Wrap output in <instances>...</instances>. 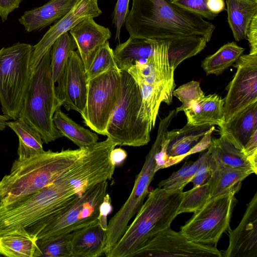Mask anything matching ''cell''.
<instances>
[{
    "label": "cell",
    "instance_id": "obj_1",
    "mask_svg": "<svg viewBox=\"0 0 257 257\" xmlns=\"http://www.w3.org/2000/svg\"><path fill=\"white\" fill-rule=\"evenodd\" d=\"M124 25L130 37L171 40L200 36L208 42L215 26L201 16L181 9L168 0H132Z\"/></svg>",
    "mask_w": 257,
    "mask_h": 257
},
{
    "label": "cell",
    "instance_id": "obj_2",
    "mask_svg": "<svg viewBox=\"0 0 257 257\" xmlns=\"http://www.w3.org/2000/svg\"><path fill=\"white\" fill-rule=\"evenodd\" d=\"M88 148L60 152L49 150L29 159L16 160L10 173L1 180L0 207L11 204L52 183L79 163Z\"/></svg>",
    "mask_w": 257,
    "mask_h": 257
},
{
    "label": "cell",
    "instance_id": "obj_3",
    "mask_svg": "<svg viewBox=\"0 0 257 257\" xmlns=\"http://www.w3.org/2000/svg\"><path fill=\"white\" fill-rule=\"evenodd\" d=\"M183 194L182 190L170 192L159 187L150 192L134 220L105 256H133L153 236L170 226L178 215Z\"/></svg>",
    "mask_w": 257,
    "mask_h": 257
},
{
    "label": "cell",
    "instance_id": "obj_4",
    "mask_svg": "<svg viewBox=\"0 0 257 257\" xmlns=\"http://www.w3.org/2000/svg\"><path fill=\"white\" fill-rule=\"evenodd\" d=\"M51 50L47 51L31 74L19 118L38 132L46 144L63 137L53 121L56 110L61 105L52 76Z\"/></svg>",
    "mask_w": 257,
    "mask_h": 257
},
{
    "label": "cell",
    "instance_id": "obj_5",
    "mask_svg": "<svg viewBox=\"0 0 257 257\" xmlns=\"http://www.w3.org/2000/svg\"><path fill=\"white\" fill-rule=\"evenodd\" d=\"M142 101L134 78L127 71L121 70L119 97L105 132V136L116 145L141 147L150 141L152 128L139 116Z\"/></svg>",
    "mask_w": 257,
    "mask_h": 257
},
{
    "label": "cell",
    "instance_id": "obj_6",
    "mask_svg": "<svg viewBox=\"0 0 257 257\" xmlns=\"http://www.w3.org/2000/svg\"><path fill=\"white\" fill-rule=\"evenodd\" d=\"M33 46L17 42L0 49V103L4 114L16 120L23 107L31 76Z\"/></svg>",
    "mask_w": 257,
    "mask_h": 257
},
{
    "label": "cell",
    "instance_id": "obj_7",
    "mask_svg": "<svg viewBox=\"0 0 257 257\" xmlns=\"http://www.w3.org/2000/svg\"><path fill=\"white\" fill-rule=\"evenodd\" d=\"M108 181L88 188L69 208L57 216L26 229L38 239L71 233L98 219L99 206L107 193Z\"/></svg>",
    "mask_w": 257,
    "mask_h": 257
},
{
    "label": "cell",
    "instance_id": "obj_8",
    "mask_svg": "<svg viewBox=\"0 0 257 257\" xmlns=\"http://www.w3.org/2000/svg\"><path fill=\"white\" fill-rule=\"evenodd\" d=\"M168 125L166 122H160L156 140L146 157L141 171L136 178L130 195L108 223L104 249L105 255L121 238L130 221L138 212L149 193V185L156 173L155 155L160 149L163 136Z\"/></svg>",
    "mask_w": 257,
    "mask_h": 257
},
{
    "label": "cell",
    "instance_id": "obj_9",
    "mask_svg": "<svg viewBox=\"0 0 257 257\" xmlns=\"http://www.w3.org/2000/svg\"><path fill=\"white\" fill-rule=\"evenodd\" d=\"M237 200L229 193L212 197L180 227V232L196 243L216 245L230 227L232 214Z\"/></svg>",
    "mask_w": 257,
    "mask_h": 257
},
{
    "label": "cell",
    "instance_id": "obj_10",
    "mask_svg": "<svg viewBox=\"0 0 257 257\" xmlns=\"http://www.w3.org/2000/svg\"><path fill=\"white\" fill-rule=\"evenodd\" d=\"M120 90L121 70L117 67L88 81L86 102L80 114L84 123L92 131L105 136Z\"/></svg>",
    "mask_w": 257,
    "mask_h": 257
},
{
    "label": "cell",
    "instance_id": "obj_11",
    "mask_svg": "<svg viewBox=\"0 0 257 257\" xmlns=\"http://www.w3.org/2000/svg\"><path fill=\"white\" fill-rule=\"evenodd\" d=\"M173 95L182 102L176 113L184 111L187 124L219 126L224 122V98L216 94L205 95L199 82L192 80L181 85L173 91Z\"/></svg>",
    "mask_w": 257,
    "mask_h": 257
},
{
    "label": "cell",
    "instance_id": "obj_12",
    "mask_svg": "<svg viewBox=\"0 0 257 257\" xmlns=\"http://www.w3.org/2000/svg\"><path fill=\"white\" fill-rule=\"evenodd\" d=\"M235 62L237 70L224 98V121L257 101V54H242Z\"/></svg>",
    "mask_w": 257,
    "mask_h": 257
},
{
    "label": "cell",
    "instance_id": "obj_13",
    "mask_svg": "<svg viewBox=\"0 0 257 257\" xmlns=\"http://www.w3.org/2000/svg\"><path fill=\"white\" fill-rule=\"evenodd\" d=\"M133 256L221 257L215 246L192 242L170 227L158 232Z\"/></svg>",
    "mask_w": 257,
    "mask_h": 257
},
{
    "label": "cell",
    "instance_id": "obj_14",
    "mask_svg": "<svg viewBox=\"0 0 257 257\" xmlns=\"http://www.w3.org/2000/svg\"><path fill=\"white\" fill-rule=\"evenodd\" d=\"M169 45L168 40H156L153 53L144 61H137L126 71L137 83L161 87L173 93L176 86L175 69L169 62Z\"/></svg>",
    "mask_w": 257,
    "mask_h": 257
},
{
    "label": "cell",
    "instance_id": "obj_15",
    "mask_svg": "<svg viewBox=\"0 0 257 257\" xmlns=\"http://www.w3.org/2000/svg\"><path fill=\"white\" fill-rule=\"evenodd\" d=\"M55 86L56 96L67 110L72 109L80 114L87 98L88 80L81 58L77 51H72L64 71Z\"/></svg>",
    "mask_w": 257,
    "mask_h": 257
},
{
    "label": "cell",
    "instance_id": "obj_16",
    "mask_svg": "<svg viewBox=\"0 0 257 257\" xmlns=\"http://www.w3.org/2000/svg\"><path fill=\"white\" fill-rule=\"evenodd\" d=\"M214 125L186 124L182 128L166 131L165 138L168 141L166 154L168 160L165 168L173 165L189 155L208 148L211 143L210 131Z\"/></svg>",
    "mask_w": 257,
    "mask_h": 257
},
{
    "label": "cell",
    "instance_id": "obj_17",
    "mask_svg": "<svg viewBox=\"0 0 257 257\" xmlns=\"http://www.w3.org/2000/svg\"><path fill=\"white\" fill-rule=\"evenodd\" d=\"M101 13L98 0H77L71 10L51 26L39 42L33 46L30 63L31 74L57 38L83 20L97 17Z\"/></svg>",
    "mask_w": 257,
    "mask_h": 257
},
{
    "label": "cell",
    "instance_id": "obj_18",
    "mask_svg": "<svg viewBox=\"0 0 257 257\" xmlns=\"http://www.w3.org/2000/svg\"><path fill=\"white\" fill-rule=\"evenodd\" d=\"M227 230L229 245L221 251L222 256L257 257V192L247 204L237 227Z\"/></svg>",
    "mask_w": 257,
    "mask_h": 257
},
{
    "label": "cell",
    "instance_id": "obj_19",
    "mask_svg": "<svg viewBox=\"0 0 257 257\" xmlns=\"http://www.w3.org/2000/svg\"><path fill=\"white\" fill-rule=\"evenodd\" d=\"M85 68L88 70L97 52L111 36L108 28L96 23L94 18L80 22L69 31Z\"/></svg>",
    "mask_w": 257,
    "mask_h": 257
},
{
    "label": "cell",
    "instance_id": "obj_20",
    "mask_svg": "<svg viewBox=\"0 0 257 257\" xmlns=\"http://www.w3.org/2000/svg\"><path fill=\"white\" fill-rule=\"evenodd\" d=\"M76 1L50 0L41 7L24 12L18 21L28 32L43 29L66 15Z\"/></svg>",
    "mask_w": 257,
    "mask_h": 257
},
{
    "label": "cell",
    "instance_id": "obj_21",
    "mask_svg": "<svg viewBox=\"0 0 257 257\" xmlns=\"http://www.w3.org/2000/svg\"><path fill=\"white\" fill-rule=\"evenodd\" d=\"M220 135L238 148L243 147L257 132V101L251 103L219 126Z\"/></svg>",
    "mask_w": 257,
    "mask_h": 257
},
{
    "label": "cell",
    "instance_id": "obj_22",
    "mask_svg": "<svg viewBox=\"0 0 257 257\" xmlns=\"http://www.w3.org/2000/svg\"><path fill=\"white\" fill-rule=\"evenodd\" d=\"M71 257H98L104 253L106 231L98 219L71 232Z\"/></svg>",
    "mask_w": 257,
    "mask_h": 257
},
{
    "label": "cell",
    "instance_id": "obj_23",
    "mask_svg": "<svg viewBox=\"0 0 257 257\" xmlns=\"http://www.w3.org/2000/svg\"><path fill=\"white\" fill-rule=\"evenodd\" d=\"M208 162L210 166H226L233 168L247 169L256 174L252 164L243 150L238 148L224 136L211 139L208 148Z\"/></svg>",
    "mask_w": 257,
    "mask_h": 257
},
{
    "label": "cell",
    "instance_id": "obj_24",
    "mask_svg": "<svg viewBox=\"0 0 257 257\" xmlns=\"http://www.w3.org/2000/svg\"><path fill=\"white\" fill-rule=\"evenodd\" d=\"M209 166L211 175L207 182L211 198L229 193L235 195L241 188L243 180L254 173L253 171L247 169Z\"/></svg>",
    "mask_w": 257,
    "mask_h": 257
},
{
    "label": "cell",
    "instance_id": "obj_25",
    "mask_svg": "<svg viewBox=\"0 0 257 257\" xmlns=\"http://www.w3.org/2000/svg\"><path fill=\"white\" fill-rule=\"evenodd\" d=\"M156 40L130 37L124 42L118 44L113 50L117 68L127 71L137 61L147 59L153 53Z\"/></svg>",
    "mask_w": 257,
    "mask_h": 257
},
{
    "label": "cell",
    "instance_id": "obj_26",
    "mask_svg": "<svg viewBox=\"0 0 257 257\" xmlns=\"http://www.w3.org/2000/svg\"><path fill=\"white\" fill-rule=\"evenodd\" d=\"M0 254L8 257H37V239L25 228L0 234Z\"/></svg>",
    "mask_w": 257,
    "mask_h": 257
},
{
    "label": "cell",
    "instance_id": "obj_27",
    "mask_svg": "<svg viewBox=\"0 0 257 257\" xmlns=\"http://www.w3.org/2000/svg\"><path fill=\"white\" fill-rule=\"evenodd\" d=\"M227 20L236 41L246 38V32L253 16L257 14V2L252 0H226Z\"/></svg>",
    "mask_w": 257,
    "mask_h": 257
},
{
    "label": "cell",
    "instance_id": "obj_28",
    "mask_svg": "<svg viewBox=\"0 0 257 257\" xmlns=\"http://www.w3.org/2000/svg\"><path fill=\"white\" fill-rule=\"evenodd\" d=\"M6 124L16 133L19 138L18 160L23 161L29 159L45 152L41 137L28 124L18 119L9 120Z\"/></svg>",
    "mask_w": 257,
    "mask_h": 257
},
{
    "label": "cell",
    "instance_id": "obj_29",
    "mask_svg": "<svg viewBox=\"0 0 257 257\" xmlns=\"http://www.w3.org/2000/svg\"><path fill=\"white\" fill-rule=\"evenodd\" d=\"M55 127L62 134L79 148H88L98 142V136L77 124L65 113L57 108L53 117Z\"/></svg>",
    "mask_w": 257,
    "mask_h": 257
},
{
    "label": "cell",
    "instance_id": "obj_30",
    "mask_svg": "<svg viewBox=\"0 0 257 257\" xmlns=\"http://www.w3.org/2000/svg\"><path fill=\"white\" fill-rule=\"evenodd\" d=\"M169 41V60L171 66L175 70L183 61L202 51L207 43L205 38L197 35L175 38Z\"/></svg>",
    "mask_w": 257,
    "mask_h": 257
},
{
    "label": "cell",
    "instance_id": "obj_31",
    "mask_svg": "<svg viewBox=\"0 0 257 257\" xmlns=\"http://www.w3.org/2000/svg\"><path fill=\"white\" fill-rule=\"evenodd\" d=\"M244 49L234 42L221 46L215 53L206 57L201 67L207 75H219L233 65L242 54Z\"/></svg>",
    "mask_w": 257,
    "mask_h": 257
},
{
    "label": "cell",
    "instance_id": "obj_32",
    "mask_svg": "<svg viewBox=\"0 0 257 257\" xmlns=\"http://www.w3.org/2000/svg\"><path fill=\"white\" fill-rule=\"evenodd\" d=\"M51 48V69L55 84L62 75L71 52L77 49V45L73 37L66 32L57 39Z\"/></svg>",
    "mask_w": 257,
    "mask_h": 257
},
{
    "label": "cell",
    "instance_id": "obj_33",
    "mask_svg": "<svg viewBox=\"0 0 257 257\" xmlns=\"http://www.w3.org/2000/svg\"><path fill=\"white\" fill-rule=\"evenodd\" d=\"M71 233L37 240L38 256L71 257Z\"/></svg>",
    "mask_w": 257,
    "mask_h": 257
},
{
    "label": "cell",
    "instance_id": "obj_34",
    "mask_svg": "<svg viewBox=\"0 0 257 257\" xmlns=\"http://www.w3.org/2000/svg\"><path fill=\"white\" fill-rule=\"evenodd\" d=\"M200 164L198 159L194 162L187 161L177 171L173 172L168 178L161 181L158 187L167 191L182 190L193 178Z\"/></svg>",
    "mask_w": 257,
    "mask_h": 257
},
{
    "label": "cell",
    "instance_id": "obj_35",
    "mask_svg": "<svg viewBox=\"0 0 257 257\" xmlns=\"http://www.w3.org/2000/svg\"><path fill=\"white\" fill-rule=\"evenodd\" d=\"M211 198L209 185L206 182L184 192L177 214L194 212L201 208Z\"/></svg>",
    "mask_w": 257,
    "mask_h": 257
},
{
    "label": "cell",
    "instance_id": "obj_36",
    "mask_svg": "<svg viewBox=\"0 0 257 257\" xmlns=\"http://www.w3.org/2000/svg\"><path fill=\"white\" fill-rule=\"evenodd\" d=\"M117 67L113 50L110 48L107 41L98 51L89 69L85 72L87 79L88 81Z\"/></svg>",
    "mask_w": 257,
    "mask_h": 257
},
{
    "label": "cell",
    "instance_id": "obj_37",
    "mask_svg": "<svg viewBox=\"0 0 257 257\" xmlns=\"http://www.w3.org/2000/svg\"><path fill=\"white\" fill-rule=\"evenodd\" d=\"M178 7L205 18L213 20L218 15L211 12L207 6V0H170Z\"/></svg>",
    "mask_w": 257,
    "mask_h": 257
},
{
    "label": "cell",
    "instance_id": "obj_38",
    "mask_svg": "<svg viewBox=\"0 0 257 257\" xmlns=\"http://www.w3.org/2000/svg\"><path fill=\"white\" fill-rule=\"evenodd\" d=\"M130 0H117L114 7L112 24L116 29L115 40H119L120 31L124 25L125 18L129 12L128 5Z\"/></svg>",
    "mask_w": 257,
    "mask_h": 257
},
{
    "label": "cell",
    "instance_id": "obj_39",
    "mask_svg": "<svg viewBox=\"0 0 257 257\" xmlns=\"http://www.w3.org/2000/svg\"><path fill=\"white\" fill-rule=\"evenodd\" d=\"M199 159L200 164L198 168L191 181L193 184V187L201 185L208 181L211 175V171L208 162V152L201 154Z\"/></svg>",
    "mask_w": 257,
    "mask_h": 257
},
{
    "label": "cell",
    "instance_id": "obj_40",
    "mask_svg": "<svg viewBox=\"0 0 257 257\" xmlns=\"http://www.w3.org/2000/svg\"><path fill=\"white\" fill-rule=\"evenodd\" d=\"M112 210L111 197L108 193H106L100 205L98 217V222L104 230H107V216L111 212Z\"/></svg>",
    "mask_w": 257,
    "mask_h": 257
},
{
    "label": "cell",
    "instance_id": "obj_41",
    "mask_svg": "<svg viewBox=\"0 0 257 257\" xmlns=\"http://www.w3.org/2000/svg\"><path fill=\"white\" fill-rule=\"evenodd\" d=\"M243 152L254 168L257 170V132L244 146Z\"/></svg>",
    "mask_w": 257,
    "mask_h": 257
},
{
    "label": "cell",
    "instance_id": "obj_42",
    "mask_svg": "<svg viewBox=\"0 0 257 257\" xmlns=\"http://www.w3.org/2000/svg\"><path fill=\"white\" fill-rule=\"evenodd\" d=\"M246 38L250 46L249 54H257V14L253 16L249 24Z\"/></svg>",
    "mask_w": 257,
    "mask_h": 257
},
{
    "label": "cell",
    "instance_id": "obj_43",
    "mask_svg": "<svg viewBox=\"0 0 257 257\" xmlns=\"http://www.w3.org/2000/svg\"><path fill=\"white\" fill-rule=\"evenodd\" d=\"M22 0H0V17L3 22L7 20L9 15L19 8Z\"/></svg>",
    "mask_w": 257,
    "mask_h": 257
},
{
    "label": "cell",
    "instance_id": "obj_44",
    "mask_svg": "<svg viewBox=\"0 0 257 257\" xmlns=\"http://www.w3.org/2000/svg\"><path fill=\"white\" fill-rule=\"evenodd\" d=\"M127 153L125 150L121 148H115L111 151L110 159L114 166L120 165L126 158Z\"/></svg>",
    "mask_w": 257,
    "mask_h": 257
},
{
    "label": "cell",
    "instance_id": "obj_45",
    "mask_svg": "<svg viewBox=\"0 0 257 257\" xmlns=\"http://www.w3.org/2000/svg\"><path fill=\"white\" fill-rule=\"evenodd\" d=\"M207 6L211 12L216 15L225 10L224 0H207Z\"/></svg>",
    "mask_w": 257,
    "mask_h": 257
},
{
    "label": "cell",
    "instance_id": "obj_46",
    "mask_svg": "<svg viewBox=\"0 0 257 257\" xmlns=\"http://www.w3.org/2000/svg\"><path fill=\"white\" fill-rule=\"evenodd\" d=\"M10 118L5 114H0V131L5 130L6 128V123L8 121Z\"/></svg>",
    "mask_w": 257,
    "mask_h": 257
},
{
    "label": "cell",
    "instance_id": "obj_47",
    "mask_svg": "<svg viewBox=\"0 0 257 257\" xmlns=\"http://www.w3.org/2000/svg\"><path fill=\"white\" fill-rule=\"evenodd\" d=\"M1 195H2V182L1 180H0V200L1 198Z\"/></svg>",
    "mask_w": 257,
    "mask_h": 257
},
{
    "label": "cell",
    "instance_id": "obj_48",
    "mask_svg": "<svg viewBox=\"0 0 257 257\" xmlns=\"http://www.w3.org/2000/svg\"><path fill=\"white\" fill-rule=\"evenodd\" d=\"M252 1H254L255 2H257V0H252Z\"/></svg>",
    "mask_w": 257,
    "mask_h": 257
}]
</instances>
